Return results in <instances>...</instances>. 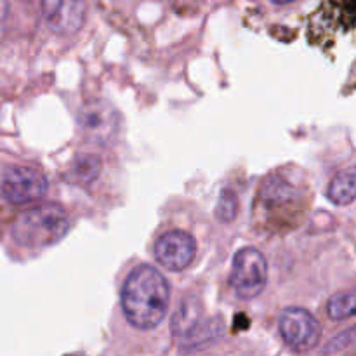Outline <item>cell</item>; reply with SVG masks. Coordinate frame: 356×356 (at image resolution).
I'll list each match as a JSON object with an SVG mask.
<instances>
[{"label":"cell","mask_w":356,"mask_h":356,"mask_svg":"<svg viewBox=\"0 0 356 356\" xmlns=\"http://www.w3.org/2000/svg\"><path fill=\"white\" fill-rule=\"evenodd\" d=\"M170 287L167 278L153 266H139L132 271L122 289V309L132 327L155 329L167 315Z\"/></svg>","instance_id":"6da1fadb"},{"label":"cell","mask_w":356,"mask_h":356,"mask_svg":"<svg viewBox=\"0 0 356 356\" xmlns=\"http://www.w3.org/2000/svg\"><path fill=\"white\" fill-rule=\"evenodd\" d=\"M70 228L68 214L58 204H42L28 209L13 225V238L19 245L40 249L58 243Z\"/></svg>","instance_id":"7a4b0ae2"},{"label":"cell","mask_w":356,"mask_h":356,"mask_svg":"<svg viewBox=\"0 0 356 356\" xmlns=\"http://www.w3.org/2000/svg\"><path fill=\"white\" fill-rule=\"evenodd\" d=\"M268 282V263L266 257L257 249L247 247L235 254L232 268L233 291L242 299H254L264 291Z\"/></svg>","instance_id":"3957f363"},{"label":"cell","mask_w":356,"mask_h":356,"mask_svg":"<svg viewBox=\"0 0 356 356\" xmlns=\"http://www.w3.org/2000/svg\"><path fill=\"white\" fill-rule=\"evenodd\" d=\"M47 191V179L44 174L31 167H10L2 177L0 193L13 205L31 204L40 200Z\"/></svg>","instance_id":"277c9868"},{"label":"cell","mask_w":356,"mask_h":356,"mask_svg":"<svg viewBox=\"0 0 356 356\" xmlns=\"http://www.w3.org/2000/svg\"><path fill=\"white\" fill-rule=\"evenodd\" d=\"M280 334L294 351H309L318 344L322 327L318 320L302 308H287L280 315Z\"/></svg>","instance_id":"5b68a950"},{"label":"cell","mask_w":356,"mask_h":356,"mask_svg":"<svg viewBox=\"0 0 356 356\" xmlns=\"http://www.w3.org/2000/svg\"><path fill=\"white\" fill-rule=\"evenodd\" d=\"M86 0H42V16L54 33L70 37L86 23Z\"/></svg>","instance_id":"8992f818"},{"label":"cell","mask_w":356,"mask_h":356,"mask_svg":"<svg viewBox=\"0 0 356 356\" xmlns=\"http://www.w3.org/2000/svg\"><path fill=\"white\" fill-rule=\"evenodd\" d=\"M156 261L170 271H183L197 256V242L186 232H167L155 245Z\"/></svg>","instance_id":"52a82bcc"},{"label":"cell","mask_w":356,"mask_h":356,"mask_svg":"<svg viewBox=\"0 0 356 356\" xmlns=\"http://www.w3.org/2000/svg\"><path fill=\"white\" fill-rule=\"evenodd\" d=\"M80 124L87 138L104 145L117 132L118 120L113 108L108 106L106 103H90L83 108L80 115Z\"/></svg>","instance_id":"ba28073f"},{"label":"cell","mask_w":356,"mask_h":356,"mask_svg":"<svg viewBox=\"0 0 356 356\" xmlns=\"http://www.w3.org/2000/svg\"><path fill=\"white\" fill-rule=\"evenodd\" d=\"M200 302L193 301V299H186L183 305L179 306V309L176 312V315L172 316V334L179 337H186L197 329V325L200 323Z\"/></svg>","instance_id":"9c48e42d"},{"label":"cell","mask_w":356,"mask_h":356,"mask_svg":"<svg viewBox=\"0 0 356 356\" xmlns=\"http://www.w3.org/2000/svg\"><path fill=\"white\" fill-rule=\"evenodd\" d=\"M327 197L336 205H350L355 200V170L348 169L337 174L329 184Z\"/></svg>","instance_id":"30bf717a"},{"label":"cell","mask_w":356,"mask_h":356,"mask_svg":"<svg viewBox=\"0 0 356 356\" xmlns=\"http://www.w3.org/2000/svg\"><path fill=\"white\" fill-rule=\"evenodd\" d=\"M355 292L346 291L332 296L327 305V313L332 320H346L355 315Z\"/></svg>","instance_id":"8fae6325"},{"label":"cell","mask_w":356,"mask_h":356,"mask_svg":"<svg viewBox=\"0 0 356 356\" xmlns=\"http://www.w3.org/2000/svg\"><path fill=\"white\" fill-rule=\"evenodd\" d=\"M101 172V162L97 156L92 155H80L73 163V176L80 183H90L96 179Z\"/></svg>","instance_id":"7c38bea8"},{"label":"cell","mask_w":356,"mask_h":356,"mask_svg":"<svg viewBox=\"0 0 356 356\" xmlns=\"http://www.w3.org/2000/svg\"><path fill=\"white\" fill-rule=\"evenodd\" d=\"M236 211H238V200H236L235 193L229 190H225L219 197L218 209H216V214L221 219L222 222H229L235 219Z\"/></svg>","instance_id":"4fadbf2b"},{"label":"cell","mask_w":356,"mask_h":356,"mask_svg":"<svg viewBox=\"0 0 356 356\" xmlns=\"http://www.w3.org/2000/svg\"><path fill=\"white\" fill-rule=\"evenodd\" d=\"M353 344H355V329L351 327V329H348L344 334L337 336L336 339H334L332 343L323 350V353H343V351H346L348 348H351Z\"/></svg>","instance_id":"5bb4252c"},{"label":"cell","mask_w":356,"mask_h":356,"mask_svg":"<svg viewBox=\"0 0 356 356\" xmlns=\"http://www.w3.org/2000/svg\"><path fill=\"white\" fill-rule=\"evenodd\" d=\"M273 2H277V3H291V2H294V0H273Z\"/></svg>","instance_id":"9a60e30c"}]
</instances>
